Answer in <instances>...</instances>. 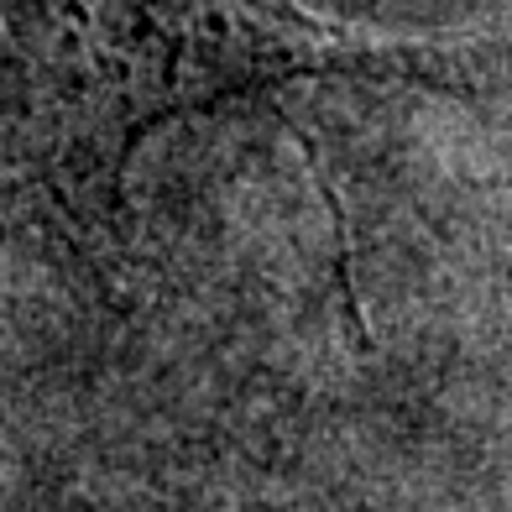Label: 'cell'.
<instances>
[{"label": "cell", "mask_w": 512, "mask_h": 512, "mask_svg": "<svg viewBox=\"0 0 512 512\" xmlns=\"http://www.w3.org/2000/svg\"><path fill=\"white\" fill-rule=\"evenodd\" d=\"M413 74V53L272 0H0V178L68 215L105 209L136 147L183 115Z\"/></svg>", "instance_id": "obj_1"}]
</instances>
